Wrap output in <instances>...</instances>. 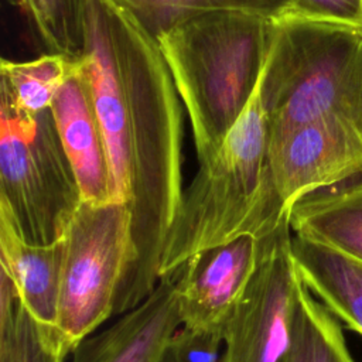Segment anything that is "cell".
Instances as JSON below:
<instances>
[{"label": "cell", "mask_w": 362, "mask_h": 362, "mask_svg": "<svg viewBox=\"0 0 362 362\" xmlns=\"http://www.w3.org/2000/svg\"><path fill=\"white\" fill-rule=\"evenodd\" d=\"M74 64V58L57 52H48L24 62L3 58L0 65V105L21 115H37L51 109Z\"/></svg>", "instance_id": "16"}, {"label": "cell", "mask_w": 362, "mask_h": 362, "mask_svg": "<svg viewBox=\"0 0 362 362\" xmlns=\"http://www.w3.org/2000/svg\"><path fill=\"white\" fill-rule=\"evenodd\" d=\"M64 253V239L44 246L25 242L10 214L0 206L1 270L14 283L25 310L40 324L55 329Z\"/></svg>", "instance_id": "12"}, {"label": "cell", "mask_w": 362, "mask_h": 362, "mask_svg": "<svg viewBox=\"0 0 362 362\" xmlns=\"http://www.w3.org/2000/svg\"><path fill=\"white\" fill-rule=\"evenodd\" d=\"M291 255L307 288L349 329L362 335V263L294 235Z\"/></svg>", "instance_id": "14"}, {"label": "cell", "mask_w": 362, "mask_h": 362, "mask_svg": "<svg viewBox=\"0 0 362 362\" xmlns=\"http://www.w3.org/2000/svg\"><path fill=\"white\" fill-rule=\"evenodd\" d=\"M49 52L78 59L85 47V0H13Z\"/></svg>", "instance_id": "19"}, {"label": "cell", "mask_w": 362, "mask_h": 362, "mask_svg": "<svg viewBox=\"0 0 362 362\" xmlns=\"http://www.w3.org/2000/svg\"><path fill=\"white\" fill-rule=\"evenodd\" d=\"M71 346L55 328L40 324L0 270V362H64Z\"/></svg>", "instance_id": "15"}, {"label": "cell", "mask_w": 362, "mask_h": 362, "mask_svg": "<svg viewBox=\"0 0 362 362\" xmlns=\"http://www.w3.org/2000/svg\"><path fill=\"white\" fill-rule=\"evenodd\" d=\"M260 100L269 143L325 117L362 133V27L293 11L272 18Z\"/></svg>", "instance_id": "4"}, {"label": "cell", "mask_w": 362, "mask_h": 362, "mask_svg": "<svg viewBox=\"0 0 362 362\" xmlns=\"http://www.w3.org/2000/svg\"><path fill=\"white\" fill-rule=\"evenodd\" d=\"M123 3L154 38L189 17L211 11H249L269 18L290 11L288 0H123Z\"/></svg>", "instance_id": "18"}, {"label": "cell", "mask_w": 362, "mask_h": 362, "mask_svg": "<svg viewBox=\"0 0 362 362\" xmlns=\"http://www.w3.org/2000/svg\"><path fill=\"white\" fill-rule=\"evenodd\" d=\"M82 61L105 132L117 204L132 215V260L113 317L157 287L182 199V107L156 38L123 0H85Z\"/></svg>", "instance_id": "1"}, {"label": "cell", "mask_w": 362, "mask_h": 362, "mask_svg": "<svg viewBox=\"0 0 362 362\" xmlns=\"http://www.w3.org/2000/svg\"><path fill=\"white\" fill-rule=\"evenodd\" d=\"M288 362H354L339 321L300 283Z\"/></svg>", "instance_id": "17"}, {"label": "cell", "mask_w": 362, "mask_h": 362, "mask_svg": "<svg viewBox=\"0 0 362 362\" xmlns=\"http://www.w3.org/2000/svg\"><path fill=\"white\" fill-rule=\"evenodd\" d=\"M51 110L62 146L74 167L82 202L93 205L116 202L107 143L82 58L75 59Z\"/></svg>", "instance_id": "10"}, {"label": "cell", "mask_w": 362, "mask_h": 362, "mask_svg": "<svg viewBox=\"0 0 362 362\" xmlns=\"http://www.w3.org/2000/svg\"><path fill=\"white\" fill-rule=\"evenodd\" d=\"M269 137L260 85L246 112L215 154L184 189L177 218L167 235L160 277L192 256L242 236L262 239L286 221L269 168Z\"/></svg>", "instance_id": "3"}, {"label": "cell", "mask_w": 362, "mask_h": 362, "mask_svg": "<svg viewBox=\"0 0 362 362\" xmlns=\"http://www.w3.org/2000/svg\"><path fill=\"white\" fill-rule=\"evenodd\" d=\"M64 242L57 331L74 351L113 315L116 291L132 260L129 206L82 202Z\"/></svg>", "instance_id": "6"}, {"label": "cell", "mask_w": 362, "mask_h": 362, "mask_svg": "<svg viewBox=\"0 0 362 362\" xmlns=\"http://www.w3.org/2000/svg\"><path fill=\"white\" fill-rule=\"evenodd\" d=\"M294 235L362 263V177L298 199L290 209Z\"/></svg>", "instance_id": "13"}, {"label": "cell", "mask_w": 362, "mask_h": 362, "mask_svg": "<svg viewBox=\"0 0 362 362\" xmlns=\"http://www.w3.org/2000/svg\"><path fill=\"white\" fill-rule=\"evenodd\" d=\"M191 123L199 163L211 158L259 89L272 18L236 10L189 17L156 38Z\"/></svg>", "instance_id": "2"}, {"label": "cell", "mask_w": 362, "mask_h": 362, "mask_svg": "<svg viewBox=\"0 0 362 362\" xmlns=\"http://www.w3.org/2000/svg\"><path fill=\"white\" fill-rule=\"evenodd\" d=\"M290 221L263 238L259 266L222 331L219 362H288L301 277Z\"/></svg>", "instance_id": "7"}, {"label": "cell", "mask_w": 362, "mask_h": 362, "mask_svg": "<svg viewBox=\"0 0 362 362\" xmlns=\"http://www.w3.org/2000/svg\"><path fill=\"white\" fill-rule=\"evenodd\" d=\"M290 11L318 20L362 27V0H288Z\"/></svg>", "instance_id": "21"}, {"label": "cell", "mask_w": 362, "mask_h": 362, "mask_svg": "<svg viewBox=\"0 0 362 362\" xmlns=\"http://www.w3.org/2000/svg\"><path fill=\"white\" fill-rule=\"evenodd\" d=\"M262 250L263 238L242 236L184 263L178 281L182 327L223 331L256 273Z\"/></svg>", "instance_id": "9"}, {"label": "cell", "mask_w": 362, "mask_h": 362, "mask_svg": "<svg viewBox=\"0 0 362 362\" xmlns=\"http://www.w3.org/2000/svg\"><path fill=\"white\" fill-rule=\"evenodd\" d=\"M221 351V329L182 327L170 339L160 362H219Z\"/></svg>", "instance_id": "20"}, {"label": "cell", "mask_w": 362, "mask_h": 362, "mask_svg": "<svg viewBox=\"0 0 362 362\" xmlns=\"http://www.w3.org/2000/svg\"><path fill=\"white\" fill-rule=\"evenodd\" d=\"M274 187L290 211L301 198L362 174V133L338 117L320 119L269 143Z\"/></svg>", "instance_id": "8"}, {"label": "cell", "mask_w": 362, "mask_h": 362, "mask_svg": "<svg viewBox=\"0 0 362 362\" xmlns=\"http://www.w3.org/2000/svg\"><path fill=\"white\" fill-rule=\"evenodd\" d=\"M0 206L31 245L64 239L82 204L51 109L21 115L0 105Z\"/></svg>", "instance_id": "5"}, {"label": "cell", "mask_w": 362, "mask_h": 362, "mask_svg": "<svg viewBox=\"0 0 362 362\" xmlns=\"http://www.w3.org/2000/svg\"><path fill=\"white\" fill-rule=\"evenodd\" d=\"M181 273L182 266L161 276L143 303L103 331L83 338L71 352V362H160L182 325L178 307Z\"/></svg>", "instance_id": "11"}]
</instances>
